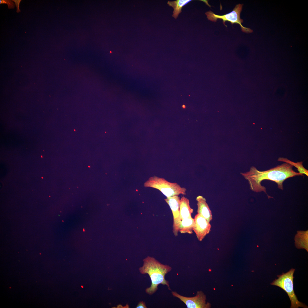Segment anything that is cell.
Listing matches in <instances>:
<instances>
[{
    "mask_svg": "<svg viewBox=\"0 0 308 308\" xmlns=\"http://www.w3.org/2000/svg\"><path fill=\"white\" fill-rule=\"evenodd\" d=\"M293 166L285 163L264 171H259L255 167L252 166L249 171L240 174L248 181L251 190L257 193L264 192L269 199L273 197L267 194L266 188L261 185L262 181L264 180L273 181L277 184L279 189L283 190V183L285 180L296 176H303L295 172L293 169Z\"/></svg>",
    "mask_w": 308,
    "mask_h": 308,
    "instance_id": "1",
    "label": "cell"
},
{
    "mask_svg": "<svg viewBox=\"0 0 308 308\" xmlns=\"http://www.w3.org/2000/svg\"><path fill=\"white\" fill-rule=\"evenodd\" d=\"M143 266L139 268L140 272L143 274H147L151 281V284L145 289L147 294L152 295L157 290L158 286L160 284L166 285L169 290L170 287L169 282L165 278V275L172 270L169 266L164 265L157 260L154 258L147 256L143 260Z\"/></svg>",
    "mask_w": 308,
    "mask_h": 308,
    "instance_id": "2",
    "label": "cell"
},
{
    "mask_svg": "<svg viewBox=\"0 0 308 308\" xmlns=\"http://www.w3.org/2000/svg\"><path fill=\"white\" fill-rule=\"evenodd\" d=\"M295 270V269L292 268L285 273H283L281 275H277L278 278L274 280L271 284L280 287L286 292L291 301V308L300 307L308 308L307 305L298 300L295 294L293 282V275Z\"/></svg>",
    "mask_w": 308,
    "mask_h": 308,
    "instance_id": "3",
    "label": "cell"
},
{
    "mask_svg": "<svg viewBox=\"0 0 308 308\" xmlns=\"http://www.w3.org/2000/svg\"><path fill=\"white\" fill-rule=\"evenodd\" d=\"M145 187L158 189L167 197L186 194L187 189L176 183L170 182L165 179L154 176L150 177L144 184Z\"/></svg>",
    "mask_w": 308,
    "mask_h": 308,
    "instance_id": "4",
    "label": "cell"
},
{
    "mask_svg": "<svg viewBox=\"0 0 308 308\" xmlns=\"http://www.w3.org/2000/svg\"><path fill=\"white\" fill-rule=\"evenodd\" d=\"M243 5L240 4L237 5L232 12L223 15H216L210 11L206 12L205 13L209 20L216 22L217 19H221L223 20V24L225 26V22L228 21L230 22L232 25L234 23L239 24L242 31L247 33H251L253 32L252 30L243 27L242 24L243 21L240 18V14L242 9Z\"/></svg>",
    "mask_w": 308,
    "mask_h": 308,
    "instance_id": "5",
    "label": "cell"
},
{
    "mask_svg": "<svg viewBox=\"0 0 308 308\" xmlns=\"http://www.w3.org/2000/svg\"><path fill=\"white\" fill-rule=\"evenodd\" d=\"M173 295L179 299L187 306L188 308H210L211 305L206 301L205 295L202 291H198L196 296L193 297H186L182 296L177 292L172 291Z\"/></svg>",
    "mask_w": 308,
    "mask_h": 308,
    "instance_id": "6",
    "label": "cell"
},
{
    "mask_svg": "<svg viewBox=\"0 0 308 308\" xmlns=\"http://www.w3.org/2000/svg\"><path fill=\"white\" fill-rule=\"evenodd\" d=\"M211 226L206 219L198 214L194 218L193 230L195 232L198 240L201 241L210 231Z\"/></svg>",
    "mask_w": 308,
    "mask_h": 308,
    "instance_id": "7",
    "label": "cell"
},
{
    "mask_svg": "<svg viewBox=\"0 0 308 308\" xmlns=\"http://www.w3.org/2000/svg\"><path fill=\"white\" fill-rule=\"evenodd\" d=\"M194 223V218L191 217L182 219L173 224V231L174 235L177 236L179 232L181 233L192 234Z\"/></svg>",
    "mask_w": 308,
    "mask_h": 308,
    "instance_id": "8",
    "label": "cell"
},
{
    "mask_svg": "<svg viewBox=\"0 0 308 308\" xmlns=\"http://www.w3.org/2000/svg\"><path fill=\"white\" fill-rule=\"evenodd\" d=\"M193 211V209L190 206L189 199L184 196H182L180 200L179 216L177 218L173 219V224L182 219L192 217L191 214Z\"/></svg>",
    "mask_w": 308,
    "mask_h": 308,
    "instance_id": "9",
    "label": "cell"
},
{
    "mask_svg": "<svg viewBox=\"0 0 308 308\" xmlns=\"http://www.w3.org/2000/svg\"><path fill=\"white\" fill-rule=\"evenodd\" d=\"M196 200L197 201V214L210 222L212 220V215L206 199L202 196L199 195L197 197Z\"/></svg>",
    "mask_w": 308,
    "mask_h": 308,
    "instance_id": "10",
    "label": "cell"
},
{
    "mask_svg": "<svg viewBox=\"0 0 308 308\" xmlns=\"http://www.w3.org/2000/svg\"><path fill=\"white\" fill-rule=\"evenodd\" d=\"M180 197L178 195H174L167 197L165 200L169 206L172 212L173 219L178 217L180 205Z\"/></svg>",
    "mask_w": 308,
    "mask_h": 308,
    "instance_id": "11",
    "label": "cell"
},
{
    "mask_svg": "<svg viewBox=\"0 0 308 308\" xmlns=\"http://www.w3.org/2000/svg\"><path fill=\"white\" fill-rule=\"evenodd\" d=\"M295 246L298 248H304L308 252V231L297 232L295 236Z\"/></svg>",
    "mask_w": 308,
    "mask_h": 308,
    "instance_id": "12",
    "label": "cell"
},
{
    "mask_svg": "<svg viewBox=\"0 0 308 308\" xmlns=\"http://www.w3.org/2000/svg\"><path fill=\"white\" fill-rule=\"evenodd\" d=\"M192 0H177L174 1H168L167 4L172 7L173 9L172 16L176 19L179 15L181 12L182 7Z\"/></svg>",
    "mask_w": 308,
    "mask_h": 308,
    "instance_id": "13",
    "label": "cell"
},
{
    "mask_svg": "<svg viewBox=\"0 0 308 308\" xmlns=\"http://www.w3.org/2000/svg\"><path fill=\"white\" fill-rule=\"evenodd\" d=\"M277 160L279 161L285 162L295 166L297 168L299 173L302 174H305L307 176H308V171L304 167L303 165V162L295 163L289 160L287 158L283 157H279Z\"/></svg>",
    "mask_w": 308,
    "mask_h": 308,
    "instance_id": "14",
    "label": "cell"
},
{
    "mask_svg": "<svg viewBox=\"0 0 308 308\" xmlns=\"http://www.w3.org/2000/svg\"><path fill=\"white\" fill-rule=\"evenodd\" d=\"M12 1L10 0H0V4H6L7 5L9 9H14L15 7V4Z\"/></svg>",
    "mask_w": 308,
    "mask_h": 308,
    "instance_id": "15",
    "label": "cell"
},
{
    "mask_svg": "<svg viewBox=\"0 0 308 308\" xmlns=\"http://www.w3.org/2000/svg\"><path fill=\"white\" fill-rule=\"evenodd\" d=\"M12 1H14L15 3V5L16 7L17 8V11H16L17 12V13H18L20 12H21V11H20V9H19V5L20 3V2H21V0H12Z\"/></svg>",
    "mask_w": 308,
    "mask_h": 308,
    "instance_id": "16",
    "label": "cell"
},
{
    "mask_svg": "<svg viewBox=\"0 0 308 308\" xmlns=\"http://www.w3.org/2000/svg\"><path fill=\"white\" fill-rule=\"evenodd\" d=\"M136 308H146L147 307L146 306L145 303L143 301H141L138 303Z\"/></svg>",
    "mask_w": 308,
    "mask_h": 308,
    "instance_id": "17",
    "label": "cell"
},
{
    "mask_svg": "<svg viewBox=\"0 0 308 308\" xmlns=\"http://www.w3.org/2000/svg\"><path fill=\"white\" fill-rule=\"evenodd\" d=\"M183 108H185V106H184V105H183Z\"/></svg>",
    "mask_w": 308,
    "mask_h": 308,
    "instance_id": "18",
    "label": "cell"
}]
</instances>
